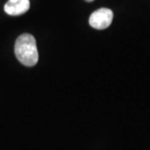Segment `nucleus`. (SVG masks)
<instances>
[{"label":"nucleus","mask_w":150,"mask_h":150,"mask_svg":"<svg viewBox=\"0 0 150 150\" xmlns=\"http://www.w3.org/2000/svg\"><path fill=\"white\" fill-rule=\"evenodd\" d=\"M29 8V0H8L4 5V11L8 15L18 16L25 13Z\"/></svg>","instance_id":"7ed1b4c3"},{"label":"nucleus","mask_w":150,"mask_h":150,"mask_svg":"<svg viewBox=\"0 0 150 150\" xmlns=\"http://www.w3.org/2000/svg\"><path fill=\"white\" fill-rule=\"evenodd\" d=\"M113 18L112 11L109 8H102L94 11L89 17V24L92 28L102 30L110 26Z\"/></svg>","instance_id":"f03ea898"},{"label":"nucleus","mask_w":150,"mask_h":150,"mask_svg":"<svg viewBox=\"0 0 150 150\" xmlns=\"http://www.w3.org/2000/svg\"><path fill=\"white\" fill-rule=\"evenodd\" d=\"M14 53L22 64L33 67L38 61L36 40L29 33H23L17 38L14 45Z\"/></svg>","instance_id":"f257e3e1"},{"label":"nucleus","mask_w":150,"mask_h":150,"mask_svg":"<svg viewBox=\"0 0 150 150\" xmlns=\"http://www.w3.org/2000/svg\"><path fill=\"white\" fill-rule=\"evenodd\" d=\"M87 2H93V1H94V0H85Z\"/></svg>","instance_id":"20e7f679"}]
</instances>
